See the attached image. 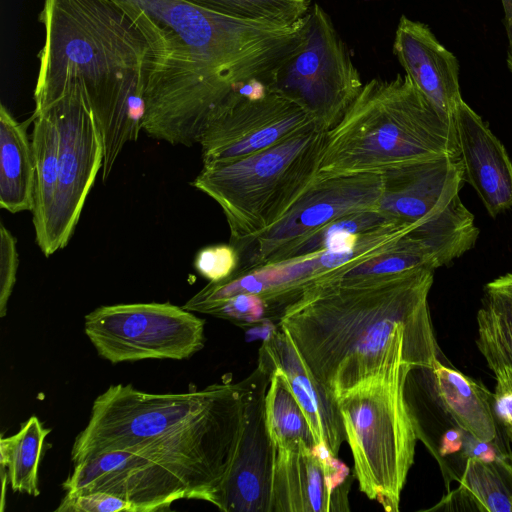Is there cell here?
<instances>
[{
  "label": "cell",
  "mask_w": 512,
  "mask_h": 512,
  "mask_svg": "<svg viewBox=\"0 0 512 512\" xmlns=\"http://www.w3.org/2000/svg\"><path fill=\"white\" fill-rule=\"evenodd\" d=\"M145 9L150 60L143 130L171 145L199 144L237 88L267 84L304 40L289 26L235 19L182 0H135Z\"/></svg>",
  "instance_id": "6da1fadb"
},
{
  "label": "cell",
  "mask_w": 512,
  "mask_h": 512,
  "mask_svg": "<svg viewBox=\"0 0 512 512\" xmlns=\"http://www.w3.org/2000/svg\"><path fill=\"white\" fill-rule=\"evenodd\" d=\"M434 270L320 279L281 316L317 380L337 399L386 367L428 369L439 359L428 305Z\"/></svg>",
  "instance_id": "7a4b0ae2"
},
{
  "label": "cell",
  "mask_w": 512,
  "mask_h": 512,
  "mask_svg": "<svg viewBox=\"0 0 512 512\" xmlns=\"http://www.w3.org/2000/svg\"><path fill=\"white\" fill-rule=\"evenodd\" d=\"M45 40L34 91L40 113L66 92H80L99 125L102 179L143 130L150 42L135 0H45Z\"/></svg>",
  "instance_id": "3957f363"
},
{
  "label": "cell",
  "mask_w": 512,
  "mask_h": 512,
  "mask_svg": "<svg viewBox=\"0 0 512 512\" xmlns=\"http://www.w3.org/2000/svg\"><path fill=\"white\" fill-rule=\"evenodd\" d=\"M243 421L242 380L160 394L111 385L94 400L71 460L77 464L116 449L138 452L182 476L196 500L219 509Z\"/></svg>",
  "instance_id": "277c9868"
},
{
  "label": "cell",
  "mask_w": 512,
  "mask_h": 512,
  "mask_svg": "<svg viewBox=\"0 0 512 512\" xmlns=\"http://www.w3.org/2000/svg\"><path fill=\"white\" fill-rule=\"evenodd\" d=\"M446 157H460L454 118L440 112L407 74H398L365 83L327 131L318 177L383 174Z\"/></svg>",
  "instance_id": "5b68a950"
},
{
  "label": "cell",
  "mask_w": 512,
  "mask_h": 512,
  "mask_svg": "<svg viewBox=\"0 0 512 512\" xmlns=\"http://www.w3.org/2000/svg\"><path fill=\"white\" fill-rule=\"evenodd\" d=\"M326 133L313 124L253 154L203 164L192 185L221 207L230 242L273 226L317 180Z\"/></svg>",
  "instance_id": "8992f818"
},
{
  "label": "cell",
  "mask_w": 512,
  "mask_h": 512,
  "mask_svg": "<svg viewBox=\"0 0 512 512\" xmlns=\"http://www.w3.org/2000/svg\"><path fill=\"white\" fill-rule=\"evenodd\" d=\"M413 367L390 365L337 398L359 489L398 512L418 439L405 385Z\"/></svg>",
  "instance_id": "52a82bcc"
},
{
  "label": "cell",
  "mask_w": 512,
  "mask_h": 512,
  "mask_svg": "<svg viewBox=\"0 0 512 512\" xmlns=\"http://www.w3.org/2000/svg\"><path fill=\"white\" fill-rule=\"evenodd\" d=\"M267 85L306 108L317 125L328 131L364 84L330 16L315 3L305 15L302 44Z\"/></svg>",
  "instance_id": "ba28073f"
},
{
  "label": "cell",
  "mask_w": 512,
  "mask_h": 512,
  "mask_svg": "<svg viewBox=\"0 0 512 512\" xmlns=\"http://www.w3.org/2000/svg\"><path fill=\"white\" fill-rule=\"evenodd\" d=\"M205 321L170 302L100 306L85 316L84 332L113 364L183 360L204 346Z\"/></svg>",
  "instance_id": "9c48e42d"
},
{
  "label": "cell",
  "mask_w": 512,
  "mask_h": 512,
  "mask_svg": "<svg viewBox=\"0 0 512 512\" xmlns=\"http://www.w3.org/2000/svg\"><path fill=\"white\" fill-rule=\"evenodd\" d=\"M317 124L302 105L261 81L235 89L201 136L203 163L231 161L266 149Z\"/></svg>",
  "instance_id": "30bf717a"
},
{
  "label": "cell",
  "mask_w": 512,
  "mask_h": 512,
  "mask_svg": "<svg viewBox=\"0 0 512 512\" xmlns=\"http://www.w3.org/2000/svg\"><path fill=\"white\" fill-rule=\"evenodd\" d=\"M382 189V174L318 177L273 226L254 237L230 242L239 253L235 272L281 262L289 250L329 222L377 208Z\"/></svg>",
  "instance_id": "8fae6325"
},
{
  "label": "cell",
  "mask_w": 512,
  "mask_h": 512,
  "mask_svg": "<svg viewBox=\"0 0 512 512\" xmlns=\"http://www.w3.org/2000/svg\"><path fill=\"white\" fill-rule=\"evenodd\" d=\"M51 107L60 149L55 198L44 236L37 243L46 257L68 244L103 165L101 130L83 95L68 91Z\"/></svg>",
  "instance_id": "7c38bea8"
},
{
  "label": "cell",
  "mask_w": 512,
  "mask_h": 512,
  "mask_svg": "<svg viewBox=\"0 0 512 512\" xmlns=\"http://www.w3.org/2000/svg\"><path fill=\"white\" fill-rule=\"evenodd\" d=\"M67 495L94 491L131 502L138 512L165 510L196 496L188 482L172 469L138 452L116 449L77 464L62 484Z\"/></svg>",
  "instance_id": "4fadbf2b"
},
{
  "label": "cell",
  "mask_w": 512,
  "mask_h": 512,
  "mask_svg": "<svg viewBox=\"0 0 512 512\" xmlns=\"http://www.w3.org/2000/svg\"><path fill=\"white\" fill-rule=\"evenodd\" d=\"M354 474L321 445L276 448L269 512H346Z\"/></svg>",
  "instance_id": "5bb4252c"
},
{
  "label": "cell",
  "mask_w": 512,
  "mask_h": 512,
  "mask_svg": "<svg viewBox=\"0 0 512 512\" xmlns=\"http://www.w3.org/2000/svg\"><path fill=\"white\" fill-rule=\"evenodd\" d=\"M244 421L235 459L222 490L224 512H269L276 448L265 418L269 376L257 368L245 379Z\"/></svg>",
  "instance_id": "9a60e30c"
},
{
  "label": "cell",
  "mask_w": 512,
  "mask_h": 512,
  "mask_svg": "<svg viewBox=\"0 0 512 512\" xmlns=\"http://www.w3.org/2000/svg\"><path fill=\"white\" fill-rule=\"evenodd\" d=\"M258 367L280 370L303 409L318 445L338 457L346 436L337 399L317 380L293 342L278 325L264 338Z\"/></svg>",
  "instance_id": "2e32d148"
},
{
  "label": "cell",
  "mask_w": 512,
  "mask_h": 512,
  "mask_svg": "<svg viewBox=\"0 0 512 512\" xmlns=\"http://www.w3.org/2000/svg\"><path fill=\"white\" fill-rule=\"evenodd\" d=\"M453 118L465 181L495 218L512 208V161L488 124L464 100Z\"/></svg>",
  "instance_id": "e0dca14e"
},
{
  "label": "cell",
  "mask_w": 512,
  "mask_h": 512,
  "mask_svg": "<svg viewBox=\"0 0 512 512\" xmlns=\"http://www.w3.org/2000/svg\"><path fill=\"white\" fill-rule=\"evenodd\" d=\"M393 53L418 89L440 112L453 118L463 101L456 56L426 24L404 15L396 28Z\"/></svg>",
  "instance_id": "ac0fdd59"
},
{
  "label": "cell",
  "mask_w": 512,
  "mask_h": 512,
  "mask_svg": "<svg viewBox=\"0 0 512 512\" xmlns=\"http://www.w3.org/2000/svg\"><path fill=\"white\" fill-rule=\"evenodd\" d=\"M425 370L439 404L454 425L480 440H492L499 435L492 409L493 393L484 384L448 367L440 359Z\"/></svg>",
  "instance_id": "d6986e66"
},
{
  "label": "cell",
  "mask_w": 512,
  "mask_h": 512,
  "mask_svg": "<svg viewBox=\"0 0 512 512\" xmlns=\"http://www.w3.org/2000/svg\"><path fill=\"white\" fill-rule=\"evenodd\" d=\"M26 122H18L0 105V207L10 213L32 212L35 205V161Z\"/></svg>",
  "instance_id": "ffe728a7"
},
{
  "label": "cell",
  "mask_w": 512,
  "mask_h": 512,
  "mask_svg": "<svg viewBox=\"0 0 512 512\" xmlns=\"http://www.w3.org/2000/svg\"><path fill=\"white\" fill-rule=\"evenodd\" d=\"M477 347L494 376L512 372V272L484 287L476 316Z\"/></svg>",
  "instance_id": "44dd1931"
},
{
  "label": "cell",
  "mask_w": 512,
  "mask_h": 512,
  "mask_svg": "<svg viewBox=\"0 0 512 512\" xmlns=\"http://www.w3.org/2000/svg\"><path fill=\"white\" fill-rule=\"evenodd\" d=\"M32 147L35 161V205L32 220L38 243L44 236L58 177L59 130L53 107L33 114Z\"/></svg>",
  "instance_id": "7402d4cb"
},
{
  "label": "cell",
  "mask_w": 512,
  "mask_h": 512,
  "mask_svg": "<svg viewBox=\"0 0 512 512\" xmlns=\"http://www.w3.org/2000/svg\"><path fill=\"white\" fill-rule=\"evenodd\" d=\"M50 429L36 416L21 424L20 430L0 439V464L8 477L13 492L38 496V470L42 449Z\"/></svg>",
  "instance_id": "603a6c76"
},
{
  "label": "cell",
  "mask_w": 512,
  "mask_h": 512,
  "mask_svg": "<svg viewBox=\"0 0 512 512\" xmlns=\"http://www.w3.org/2000/svg\"><path fill=\"white\" fill-rule=\"evenodd\" d=\"M459 487L443 501H455L468 509L512 512V482L496 466L477 458L463 461Z\"/></svg>",
  "instance_id": "cb8c5ba5"
},
{
  "label": "cell",
  "mask_w": 512,
  "mask_h": 512,
  "mask_svg": "<svg viewBox=\"0 0 512 512\" xmlns=\"http://www.w3.org/2000/svg\"><path fill=\"white\" fill-rule=\"evenodd\" d=\"M265 373L270 378L265 396V418L275 448L299 441L318 446L307 417L283 373L277 369Z\"/></svg>",
  "instance_id": "d4e9b609"
},
{
  "label": "cell",
  "mask_w": 512,
  "mask_h": 512,
  "mask_svg": "<svg viewBox=\"0 0 512 512\" xmlns=\"http://www.w3.org/2000/svg\"><path fill=\"white\" fill-rule=\"evenodd\" d=\"M441 266V261L431 249L406 234L380 252L339 268L321 279L375 277L421 267L435 270Z\"/></svg>",
  "instance_id": "484cf974"
},
{
  "label": "cell",
  "mask_w": 512,
  "mask_h": 512,
  "mask_svg": "<svg viewBox=\"0 0 512 512\" xmlns=\"http://www.w3.org/2000/svg\"><path fill=\"white\" fill-rule=\"evenodd\" d=\"M393 222L378 207L344 215L302 240L287 252L282 261L350 247L365 233Z\"/></svg>",
  "instance_id": "4316f807"
},
{
  "label": "cell",
  "mask_w": 512,
  "mask_h": 512,
  "mask_svg": "<svg viewBox=\"0 0 512 512\" xmlns=\"http://www.w3.org/2000/svg\"><path fill=\"white\" fill-rule=\"evenodd\" d=\"M196 7L235 19L289 26L299 22L310 0H182Z\"/></svg>",
  "instance_id": "83f0119b"
},
{
  "label": "cell",
  "mask_w": 512,
  "mask_h": 512,
  "mask_svg": "<svg viewBox=\"0 0 512 512\" xmlns=\"http://www.w3.org/2000/svg\"><path fill=\"white\" fill-rule=\"evenodd\" d=\"M241 327L273 323L266 302L256 294L242 293L209 306L203 311Z\"/></svg>",
  "instance_id": "f1b7e54d"
},
{
  "label": "cell",
  "mask_w": 512,
  "mask_h": 512,
  "mask_svg": "<svg viewBox=\"0 0 512 512\" xmlns=\"http://www.w3.org/2000/svg\"><path fill=\"white\" fill-rule=\"evenodd\" d=\"M238 266L239 253L231 243L206 246L197 252L194 259L196 271L209 282L228 278Z\"/></svg>",
  "instance_id": "f546056e"
},
{
  "label": "cell",
  "mask_w": 512,
  "mask_h": 512,
  "mask_svg": "<svg viewBox=\"0 0 512 512\" xmlns=\"http://www.w3.org/2000/svg\"><path fill=\"white\" fill-rule=\"evenodd\" d=\"M500 435L492 440H480L467 432L464 446L458 456L462 462L477 458L498 467L512 482V451Z\"/></svg>",
  "instance_id": "4dcf8cb0"
},
{
  "label": "cell",
  "mask_w": 512,
  "mask_h": 512,
  "mask_svg": "<svg viewBox=\"0 0 512 512\" xmlns=\"http://www.w3.org/2000/svg\"><path fill=\"white\" fill-rule=\"evenodd\" d=\"M57 512H138L129 501L103 491L65 495Z\"/></svg>",
  "instance_id": "1f68e13d"
},
{
  "label": "cell",
  "mask_w": 512,
  "mask_h": 512,
  "mask_svg": "<svg viewBox=\"0 0 512 512\" xmlns=\"http://www.w3.org/2000/svg\"><path fill=\"white\" fill-rule=\"evenodd\" d=\"M19 264L17 240L12 233L0 225V317L7 312L8 301L16 283Z\"/></svg>",
  "instance_id": "d6a6232c"
},
{
  "label": "cell",
  "mask_w": 512,
  "mask_h": 512,
  "mask_svg": "<svg viewBox=\"0 0 512 512\" xmlns=\"http://www.w3.org/2000/svg\"><path fill=\"white\" fill-rule=\"evenodd\" d=\"M494 377L496 385L492 400L493 413L497 424L512 442V372H503Z\"/></svg>",
  "instance_id": "836d02e7"
},
{
  "label": "cell",
  "mask_w": 512,
  "mask_h": 512,
  "mask_svg": "<svg viewBox=\"0 0 512 512\" xmlns=\"http://www.w3.org/2000/svg\"><path fill=\"white\" fill-rule=\"evenodd\" d=\"M467 432L457 425L444 431L439 439V444L434 454L440 458L460 454L463 449ZM437 456V457H438Z\"/></svg>",
  "instance_id": "e575fe53"
},
{
  "label": "cell",
  "mask_w": 512,
  "mask_h": 512,
  "mask_svg": "<svg viewBox=\"0 0 512 512\" xmlns=\"http://www.w3.org/2000/svg\"><path fill=\"white\" fill-rule=\"evenodd\" d=\"M504 24L508 37L507 66L512 72V15Z\"/></svg>",
  "instance_id": "d590c367"
},
{
  "label": "cell",
  "mask_w": 512,
  "mask_h": 512,
  "mask_svg": "<svg viewBox=\"0 0 512 512\" xmlns=\"http://www.w3.org/2000/svg\"><path fill=\"white\" fill-rule=\"evenodd\" d=\"M504 8V22H506L512 15V0H502Z\"/></svg>",
  "instance_id": "8d00e7d4"
}]
</instances>
